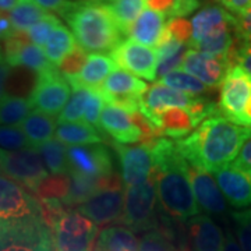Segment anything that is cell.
I'll return each mask as SVG.
<instances>
[{
	"label": "cell",
	"mask_w": 251,
	"mask_h": 251,
	"mask_svg": "<svg viewBox=\"0 0 251 251\" xmlns=\"http://www.w3.org/2000/svg\"><path fill=\"white\" fill-rule=\"evenodd\" d=\"M95 251H138V240L125 226H108L98 236Z\"/></svg>",
	"instance_id": "obj_27"
},
{
	"label": "cell",
	"mask_w": 251,
	"mask_h": 251,
	"mask_svg": "<svg viewBox=\"0 0 251 251\" xmlns=\"http://www.w3.org/2000/svg\"><path fill=\"white\" fill-rule=\"evenodd\" d=\"M250 4H251V0H250Z\"/></svg>",
	"instance_id": "obj_60"
},
{
	"label": "cell",
	"mask_w": 251,
	"mask_h": 251,
	"mask_svg": "<svg viewBox=\"0 0 251 251\" xmlns=\"http://www.w3.org/2000/svg\"><path fill=\"white\" fill-rule=\"evenodd\" d=\"M150 147L153 158L152 179L156 196L166 215L176 221H187L201 214L191 181L188 163L177 152L176 144L161 137Z\"/></svg>",
	"instance_id": "obj_2"
},
{
	"label": "cell",
	"mask_w": 251,
	"mask_h": 251,
	"mask_svg": "<svg viewBox=\"0 0 251 251\" xmlns=\"http://www.w3.org/2000/svg\"><path fill=\"white\" fill-rule=\"evenodd\" d=\"M59 24H62L60 20L57 17H54V16H52V14H49L48 17L41 20L39 23H36L35 25H32V27L28 29V39L31 41V44L42 48L46 44V41L49 39L50 34L53 32L54 28L57 27Z\"/></svg>",
	"instance_id": "obj_41"
},
{
	"label": "cell",
	"mask_w": 251,
	"mask_h": 251,
	"mask_svg": "<svg viewBox=\"0 0 251 251\" xmlns=\"http://www.w3.org/2000/svg\"><path fill=\"white\" fill-rule=\"evenodd\" d=\"M0 171L32 193L49 176L39 151L31 147L18 151L0 150Z\"/></svg>",
	"instance_id": "obj_6"
},
{
	"label": "cell",
	"mask_w": 251,
	"mask_h": 251,
	"mask_svg": "<svg viewBox=\"0 0 251 251\" xmlns=\"http://www.w3.org/2000/svg\"><path fill=\"white\" fill-rule=\"evenodd\" d=\"M48 229L42 219L0 225V251H29Z\"/></svg>",
	"instance_id": "obj_17"
},
{
	"label": "cell",
	"mask_w": 251,
	"mask_h": 251,
	"mask_svg": "<svg viewBox=\"0 0 251 251\" xmlns=\"http://www.w3.org/2000/svg\"><path fill=\"white\" fill-rule=\"evenodd\" d=\"M230 66L225 59L188 49L181 63V70L191 74L206 87H219Z\"/></svg>",
	"instance_id": "obj_14"
},
{
	"label": "cell",
	"mask_w": 251,
	"mask_h": 251,
	"mask_svg": "<svg viewBox=\"0 0 251 251\" xmlns=\"http://www.w3.org/2000/svg\"><path fill=\"white\" fill-rule=\"evenodd\" d=\"M158 119L162 135L177 141L191 134L201 125L190 109L183 108L165 109L158 115Z\"/></svg>",
	"instance_id": "obj_23"
},
{
	"label": "cell",
	"mask_w": 251,
	"mask_h": 251,
	"mask_svg": "<svg viewBox=\"0 0 251 251\" xmlns=\"http://www.w3.org/2000/svg\"><path fill=\"white\" fill-rule=\"evenodd\" d=\"M112 147L119 155L122 180L126 187L143 184L151 179L153 169V158L150 147L140 145H123L113 143Z\"/></svg>",
	"instance_id": "obj_12"
},
{
	"label": "cell",
	"mask_w": 251,
	"mask_h": 251,
	"mask_svg": "<svg viewBox=\"0 0 251 251\" xmlns=\"http://www.w3.org/2000/svg\"><path fill=\"white\" fill-rule=\"evenodd\" d=\"M177 0H147V6L150 10H153L159 14H163L165 17L172 18L173 11L176 9Z\"/></svg>",
	"instance_id": "obj_48"
},
{
	"label": "cell",
	"mask_w": 251,
	"mask_h": 251,
	"mask_svg": "<svg viewBox=\"0 0 251 251\" xmlns=\"http://www.w3.org/2000/svg\"><path fill=\"white\" fill-rule=\"evenodd\" d=\"M250 97L251 75L244 72L239 64L230 66L221 84V95L218 105L219 113L237 125L239 117Z\"/></svg>",
	"instance_id": "obj_9"
},
{
	"label": "cell",
	"mask_w": 251,
	"mask_h": 251,
	"mask_svg": "<svg viewBox=\"0 0 251 251\" xmlns=\"http://www.w3.org/2000/svg\"><path fill=\"white\" fill-rule=\"evenodd\" d=\"M156 188L152 176L143 184L126 187L122 222L133 232H150L156 226Z\"/></svg>",
	"instance_id": "obj_5"
},
{
	"label": "cell",
	"mask_w": 251,
	"mask_h": 251,
	"mask_svg": "<svg viewBox=\"0 0 251 251\" xmlns=\"http://www.w3.org/2000/svg\"><path fill=\"white\" fill-rule=\"evenodd\" d=\"M72 87L62 74L52 67L38 74L36 84L29 95V103L34 110L49 116H59L70 99Z\"/></svg>",
	"instance_id": "obj_8"
},
{
	"label": "cell",
	"mask_w": 251,
	"mask_h": 251,
	"mask_svg": "<svg viewBox=\"0 0 251 251\" xmlns=\"http://www.w3.org/2000/svg\"><path fill=\"white\" fill-rule=\"evenodd\" d=\"M156 82H159L162 85H166L169 88L184 92L188 95L197 97V95H202L208 91V87L204 85L200 80H197L196 77H193L191 74H188L181 69H177L175 72L166 74L165 77H162L161 80H158Z\"/></svg>",
	"instance_id": "obj_35"
},
{
	"label": "cell",
	"mask_w": 251,
	"mask_h": 251,
	"mask_svg": "<svg viewBox=\"0 0 251 251\" xmlns=\"http://www.w3.org/2000/svg\"><path fill=\"white\" fill-rule=\"evenodd\" d=\"M75 39L73 32L63 24H59L50 34L49 39L44 45V52L50 64L54 67L62 62V59L75 48Z\"/></svg>",
	"instance_id": "obj_28"
},
{
	"label": "cell",
	"mask_w": 251,
	"mask_h": 251,
	"mask_svg": "<svg viewBox=\"0 0 251 251\" xmlns=\"http://www.w3.org/2000/svg\"><path fill=\"white\" fill-rule=\"evenodd\" d=\"M56 125L57 123H56L54 117L45 115L39 110H32L23 120V123L20 125V128L25 135L29 147L38 150L42 144L53 138Z\"/></svg>",
	"instance_id": "obj_25"
},
{
	"label": "cell",
	"mask_w": 251,
	"mask_h": 251,
	"mask_svg": "<svg viewBox=\"0 0 251 251\" xmlns=\"http://www.w3.org/2000/svg\"><path fill=\"white\" fill-rule=\"evenodd\" d=\"M234 168H237V169H240V171L244 172H251V137L246 141V143L243 144L242 150H240V152L237 155V158L233 161Z\"/></svg>",
	"instance_id": "obj_46"
},
{
	"label": "cell",
	"mask_w": 251,
	"mask_h": 251,
	"mask_svg": "<svg viewBox=\"0 0 251 251\" xmlns=\"http://www.w3.org/2000/svg\"><path fill=\"white\" fill-rule=\"evenodd\" d=\"M117 69L113 59L103 53H91L87 57L82 70L77 77L67 80L73 90L87 87V88H99L103 81Z\"/></svg>",
	"instance_id": "obj_21"
},
{
	"label": "cell",
	"mask_w": 251,
	"mask_h": 251,
	"mask_svg": "<svg viewBox=\"0 0 251 251\" xmlns=\"http://www.w3.org/2000/svg\"><path fill=\"white\" fill-rule=\"evenodd\" d=\"M31 103L27 98L4 95L0 99V126H20L31 113Z\"/></svg>",
	"instance_id": "obj_33"
},
{
	"label": "cell",
	"mask_w": 251,
	"mask_h": 251,
	"mask_svg": "<svg viewBox=\"0 0 251 251\" xmlns=\"http://www.w3.org/2000/svg\"><path fill=\"white\" fill-rule=\"evenodd\" d=\"M13 32H14V28L10 21V17L6 13L0 11V42L4 41L6 38H9Z\"/></svg>",
	"instance_id": "obj_52"
},
{
	"label": "cell",
	"mask_w": 251,
	"mask_h": 251,
	"mask_svg": "<svg viewBox=\"0 0 251 251\" xmlns=\"http://www.w3.org/2000/svg\"><path fill=\"white\" fill-rule=\"evenodd\" d=\"M87 57H88V52L82 49L81 46L75 45L72 52L66 54L62 59V62L56 66V70L62 74V77H64L66 81L72 80L80 74L84 64L87 62Z\"/></svg>",
	"instance_id": "obj_38"
},
{
	"label": "cell",
	"mask_w": 251,
	"mask_h": 251,
	"mask_svg": "<svg viewBox=\"0 0 251 251\" xmlns=\"http://www.w3.org/2000/svg\"><path fill=\"white\" fill-rule=\"evenodd\" d=\"M54 251H92L98 226L78 211L70 209L50 227Z\"/></svg>",
	"instance_id": "obj_4"
},
{
	"label": "cell",
	"mask_w": 251,
	"mask_h": 251,
	"mask_svg": "<svg viewBox=\"0 0 251 251\" xmlns=\"http://www.w3.org/2000/svg\"><path fill=\"white\" fill-rule=\"evenodd\" d=\"M4 62V59H3V52H1V46H0V63Z\"/></svg>",
	"instance_id": "obj_58"
},
{
	"label": "cell",
	"mask_w": 251,
	"mask_h": 251,
	"mask_svg": "<svg viewBox=\"0 0 251 251\" xmlns=\"http://www.w3.org/2000/svg\"><path fill=\"white\" fill-rule=\"evenodd\" d=\"M18 0H0V11L1 13H6L13 9L16 4H17Z\"/></svg>",
	"instance_id": "obj_56"
},
{
	"label": "cell",
	"mask_w": 251,
	"mask_h": 251,
	"mask_svg": "<svg viewBox=\"0 0 251 251\" xmlns=\"http://www.w3.org/2000/svg\"><path fill=\"white\" fill-rule=\"evenodd\" d=\"M29 251H54L50 229H48L45 233L42 234V237L34 244V247Z\"/></svg>",
	"instance_id": "obj_51"
},
{
	"label": "cell",
	"mask_w": 251,
	"mask_h": 251,
	"mask_svg": "<svg viewBox=\"0 0 251 251\" xmlns=\"http://www.w3.org/2000/svg\"><path fill=\"white\" fill-rule=\"evenodd\" d=\"M42 219L39 201L14 180L0 175V225Z\"/></svg>",
	"instance_id": "obj_7"
},
{
	"label": "cell",
	"mask_w": 251,
	"mask_h": 251,
	"mask_svg": "<svg viewBox=\"0 0 251 251\" xmlns=\"http://www.w3.org/2000/svg\"><path fill=\"white\" fill-rule=\"evenodd\" d=\"M200 7V0H177L172 18H184Z\"/></svg>",
	"instance_id": "obj_49"
},
{
	"label": "cell",
	"mask_w": 251,
	"mask_h": 251,
	"mask_svg": "<svg viewBox=\"0 0 251 251\" xmlns=\"http://www.w3.org/2000/svg\"><path fill=\"white\" fill-rule=\"evenodd\" d=\"M98 128L110 135L116 143L133 144L141 140V133L131 113L113 103H105L100 112Z\"/></svg>",
	"instance_id": "obj_16"
},
{
	"label": "cell",
	"mask_w": 251,
	"mask_h": 251,
	"mask_svg": "<svg viewBox=\"0 0 251 251\" xmlns=\"http://www.w3.org/2000/svg\"><path fill=\"white\" fill-rule=\"evenodd\" d=\"M56 138L64 145H92L102 144L103 138L95 130L94 126L85 122L74 123H57L56 126Z\"/></svg>",
	"instance_id": "obj_26"
},
{
	"label": "cell",
	"mask_w": 251,
	"mask_h": 251,
	"mask_svg": "<svg viewBox=\"0 0 251 251\" xmlns=\"http://www.w3.org/2000/svg\"><path fill=\"white\" fill-rule=\"evenodd\" d=\"M165 16L153 10H144L127 29L126 36L148 48L158 45L165 31Z\"/></svg>",
	"instance_id": "obj_22"
},
{
	"label": "cell",
	"mask_w": 251,
	"mask_h": 251,
	"mask_svg": "<svg viewBox=\"0 0 251 251\" xmlns=\"http://www.w3.org/2000/svg\"><path fill=\"white\" fill-rule=\"evenodd\" d=\"M90 88L80 87L74 88L73 95L63 108L60 115L57 116V123H74V122H84V112H85V103L88 98Z\"/></svg>",
	"instance_id": "obj_36"
},
{
	"label": "cell",
	"mask_w": 251,
	"mask_h": 251,
	"mask_svg": "<svg viewBox=\"0 0 251 251\" xmlns=\"http://www.w3.org/2000/svg\"><path fill=\"white\" fill-rule=\"evenodd\" d=\"M225 200L234 208L251 205V173L229 165L214 173Z\"/></svg>",
	"instance_id": "obj_18"
},
{
	"label": "cell",
	"mask_w": 251,
	"mask_h": 251,
	"mask_svg": "<svg viewBox=\"0 0 251 251\" xmlns=\"http://www.w3.org/2000/svg\"><path fill=\"white\" fill-rule=\"evenodd\" d=\"M38 151L44 161L46 171L50 175H62L67 173V147L60 143L57 138H52L42 144Z\"/></svg>",
	"instance_id": "obj_32"
},
{
	"label": "cell",
	"mask_w": 251,
	"mask_h": 251,
	"mask_svg": "<svg viewBox=\"0 0 251 251\" xmlns=\"http://www.w3.org/2000/svg\"><path fill=\"white\" fill-rule=\"evenodd\" d=\"M222 251H242L240 246L237 244V242L234 240V237L232 236V233L226 234L225 237V244H224V250Z\"/></svg>",
	"instance_id": "obj_55"
},
{
	"label": "cell",
	"mask_w": 251,
	"mask_h": 251,
	"mask_svg": "<svg viewBox=\"0 0 251 251\" xmlns=\"http://www.w3.org/2000/svg\"><path fill=\"white\" fill-rule=\"evenodd\" d=\"M197 98L198 97H193V95L169 88L166 85H162L159 82H155L152 87L148 88L144 94L143 103L153 115H159L165 109L191 108Z\"/></svg>",
	"instance_id": "obj_20"
},
{
	"label": "cell",
	"mask_w": 251,
	"mask_h": 251,
	"mask_svg": "<svg viewBox=\"0 0 251 251\" xmlns=\"http://www.w3.org/2000/svg\"><path fill=\"white\" fill-rule=\"evenodd\" d=\"M191 39L188 46L191 48L200 42L208 34L215 31L216 28L222 27L225 24H233L234 16L221 6H208L201 11H198L191 18Z\"/></svg>",
	"instance_id": "obj_24"
},
{
	"label": "cell",
	"mask_w": 251,
	"mask_h": 251,
	"mask_svg": "<svg viewBox=\"0 0 251 251\" xmlns=\"http://www.w3.org/2000/svg\"><path fill=\"white\" fill-rule=\"evenodd\" d=\"M63 17L72 28L78 46L87 52H112L122 42L123 35L106 3H73Z\"/></svg>",
	"instance_id": "obj_3"
},
{
	"label": "cell",
	"mask_w": 251,
	"mask_h": 251,
	"mask_svg": "<svg viewBox=\"0 0 251 251\" xmlns=\"http://www.w3.org/2000/svg\"><path fill=\"white\" fill-rule=\"evenodd\" d=\"M232 218L236 224L240 249L242 251H251V208L243 212H234Z\"/></svg>",
	"instance_id": "obj_42"
},
{
	"label": "cell",
	"mask_w": 251,
	"mask_h": 251,
	"mask_svg": "<svg viewBox=\"0 0 251 251\" xmlns=\"http://www.w3.org/2000/svg\"><path fill=\"white\" fill-rule=\"evenodd\" d=\"M179 247H175L171 237L162 233L161 230L145 232L138 242V251H177Z\"/></svg>",
	"instance_id": "obj_40"
},
{
	"label": "cell",
	"mask_w": 251,
	"mask_h": 251,
	"mask_svg": "<svg viewBox=\"0 0 251 251\" xmlns=\"http://www.w3.org/2000/svg\"><path fill=\"white\" fill-rule=\"evenodd\" d=\"M230 60L251 75V41H237V45L234 44L232 50Z\"/></svg>",
	"instance_id": "obj_43"
},
{
	"label": "cell",
	"mask_w": 251,
	"mask_h": 251,
	"mask_svg": "<svg viewBox=\"0 0 251 251\" xmlns=\"http://www.w3.org/2000/svg\"><path fill=\"white\" fill-rule=\"evenodd\" d=\"M67 173L98 179L113 173V162L108 148L102 144L67 147Z\"/></svg>",
	"instance_id": "obj_11"
},
{
	"label": "cell",
	"mask_w": 251,
	"mask_h": 251,
	"mask_svg": "<svg viewBox=\"0 0 251 251\" xmlns=\"http://www.w3.org/2000/svg\"><path fill=\"white\" fill-rule=\"evenodd\" d=\"M32 1L45 11H54L62 16L73 4L70 0H32Z\"/></svg>",
	"instance_id": "obj_47"
},
{
	"label": "cell",
	"mask_w": 251,
	"mask_h": 251,
	"mask_svg": "<svg viewBox=\"0 0 251 251\" xmlns=\"http://www.w3.org/2000/svg\"><path fill=\"white\" fill-rule=\"evenodd\" d=\"M11 67L6 62L0 63V99L6 95V82L9 78Z\"/></svg>",
	"instance_id": "obj_53"
},
{
	"label": "cell",
	"mask_w": 251,
	"mask_h": 251,
	"mask_svg": "<svg viewBox=\"0 0 251 251\" xmlns=\"http://www.w3.org/2000/svg\"><path fill=\"white\" fill-rule=\"evenodd\" d=\"M250 173H251V172H250Z\"/></svg>",
	"instance_id": "obj_61"
},
{
	"label": "cell",
	"mask_w": 251,
	"mask_h": 251,
	"mask_svg": "<svg viewBox=\"0 0 251 251\" xmlns=\"http://www.w3.org/2000/svg\"><path fill=\"white\" fill-rule=\"evenodd\" d=\"M188 236L193 251H222L225 237L218 225L206 215H197L188 221Z\"/></svg>",
	"instance_id": "obj_19"
},
{
	"label": "cell",
	"mask_w": 251,
	"mask_h": 251,
	"mask_svg": "<svg viewBox=\"0 0 251 251\" xmlns=\"http://www.w3.org/2000/svg\"><path fill=\"white\" fill-rule=\"evenodd\" d=\"M49 16V13L41 9L32 0H18L17 4L10 10V21L14 31L27 32L32 25Z\"/></svg>",
	"instance_id": "obj_29"
},
{
	"label": "cell",
	"mask_w": 251,
	"mask_h": 251,
	"mask_svg": "<svg viewBox=\"0 0 251 251\" xmlns=\"http://www.w3.org/2000/svg\"><path fill=\"white\" fill-rule=\"evenodd\" d=\"M233 31L237 41H251V7L234 16Z\"/></svg>",
	"instance_id": "obj_45"
},
{
	"label": "cell",
	"mask_w": 251,
	"mask_h": 251,
	"mask_svg": "<svg viewBox=\"0 0 251 251\" xmlns=\"http://www.w3.org/2000/svg\"><path fill=\"white\" fill-rule=\"evenodd\" d=\"M188 176L200 209L212 215H224L227 209L226 200L212 175L188 165Z\"/></svg>",
	"instance_id": "obj_15"
},
{
	"label": "cell",
	"mask_w": 251,
	"mask_h": 251,
	"mask_svg": "<svg viewBox=\"0 0 251 251\" xmlns=\"http://www.w3.org/2000/svg\"><path fill=\"white\" fill-rule=\"evenodd\" d=\"M237 125L251 128V97L250 99L247 100V103H246L244 109H243L242 115H240V117H239Z\"/></svg>",
	"instance_id": "obj_54"
},
{
	"label": "cell",
	"mask_w": 251,
	"mask_h": 251,
	"mask_svg": "<svg viewBox=\"0 0 251 251\" xmlns=\"http://www.w3.org/2000/svg\"><path fill=\"white\" fill-rule=\"evenodd\" d=\"M125 209L123 190H103L91 196L78 206V212L88 218L97 226L112 225L122 221Z\"/></svg>",
	"instance_id": "obj_13"
},
{
	"label": "cell",
	"mask_w": 251,
	"mask_h": 251,
	"mask_svg": "<svg viewBox=\"0 0 251 251\" xmlns=\"http://www.w3.org/2000/svg\"><path fill=\"white\" fill-rule=\"evenodd\" d=\"M84 1H99V3H106L108 0H84Z\"/></svg>",
	"instance_id": "obj_57"
},
{
	"label": "cell",
	"mask_w": 251,
	"mask_h": 251,
	"mask_svg": "<svg viewBox=\"0 0 251 251\" xmlns=\"http://www.w3.org/2000/svg\"><path fill=\"white\" fill-rule=\"evenodd\" d=\"M70 190V175H50L36 187L34 191L39 200L44 198H54V200H64Z\"/></svg>",
	"instance_id": "obj_37"
},
{
	"label": "cell",
	"mask_w": 251,
	"mask_h": 251,
	"mask_svg": "<svg viewBox=\"0 0 251 251\" xmlns=\"http://www.w3.org/2000/svg\"><path fill=\"white\" fill-rule=\"evenodd\" d=\"M177 251H188V250L186 249V246H184V247H179V250Z\"/></svg>",
	"instance_id": "obj_59"
},
{
	"label": "cell",
	"mask_w": 251,
	"mask_h": 251,
	"mask_svg": "<svg viewBox=\"0 0 251 251\" xmlns=\"http://www.w3.org/2000/svg\"><path fill=\"white\" fill-rule=\"evenodd\" d=\"M106 6L115 18L122 35H126L127 29L145 9L147 0H108Z\"/></svg>",
	"instance_id": "obj_31"
},
{
	"label": "cell",
	"mask_w": 251,
	"mask_h": 251,
	"mask_svg": "<svg viewBox=\"0 0 251 251\" xmlns=\"http://www.w3.org/2000/svg\"><path fill=\"white\" fill-rule=\"evenodd\" d=\"M166 29L181 44H188L191 39V23L186 18H169Z\"/></svg>",
	"instance_id": "obj_44"
},
{
	"label": "cell",
	"mask_w": 251,
	"mask_h": 251,
	"mask_svg": "<svg viewBox=\"0 0 251 251\" xmlns=\"http://www.w3.org/2000/svg\"><path fill=\"white\" fill-rule=\"evenodd\" d=\"M24 148H29V144L18 126H0V150L18 151Z\"/></svg>",
	"instance_id": "obj_39"
},
{
	"label": "cell",
	"mask_w": 251,
	"mask_h": 251,
	"mask_svg": "<svg viewBox=\"0 0 251 251\" xmlns=\"http://www.w3.org/2000/svg\"><path fill=\"white\" fill-rule=\"evenodd\" d=\"M70 175V190L67 197L63 200V204L72 209L73 206H80L84 204L91 196L98 193V179L94 177H85L75 173Z\"/></svg>",
	"instance_id": "obj_34"
},
{
	"label": "cell",
	"mask_w": 251,
	"mask_h": 251,
	"mask_svg": "<svg viewBox=\"0 0 251 251\" xmlns=\"http://www.w3.org/2000/svg\"><path fill=\"white\" fill-rule=\"evenodd\" d=\"M7 64L10 67H14V69L23 67V69L34 72L36 74L46 72V70L54 67L53 64H50L49 60H48L44 49L41 46L31 44V42L23 46L17 52V54Z\"/></svg>",
	"instance_id": "obj_30"
},
{
	"label": "cell",
	"mask_w": 251,
	"mask_h": 251,
	"mask_svg": "<svg viewBox=\"0 0 251 251\" xmlns=\"http://www.w3.org/2000/svg\"><path fill=\"white\" fill-rule=\"evenodd\" d=\"M110 57L122 70L141 77L144 80H156L158 54L153 48L144 46L133 39H125L110 52Z\"/></svg>",
	"instance_id": "obj_10"
},
{
	"label": "cell",
	"mask_w": 251,
	"mask_h": 251,
	"mask_svg": "<svg viewBox=\"0 0 251 251\" xmlns=\"http://www.w3.org/2000/svg\"><path fill=\"white\" fill-rule=\"evenodd\" d=\"M224 4L225 10L230 11V14H240L244 10H247L250 6V0H219Z\"/></svg>",
	"instance_id": "obj_50"
},
{
	"label": "cell",
	"mask_w": 251,
	"mask_h": 251,
	"mask_svg": "<svg viewBox=\"0 0 251 251\" xmlns=\"http://www.w3.org/2000/svg\"><path fill=\"white\" fill-rule=\"evenodd\" d=\"M251 128L227 120L222 115L208 117L187 137L176 141L177 152L190 166L215 173L237 158Z\"/></svg>",
	"instance_id": "obj_1"
}]
</instances>
